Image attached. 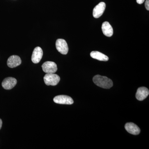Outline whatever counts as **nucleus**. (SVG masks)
<instances>
[{"instance_id": "1", "label": "nucleus", "mask_w": 149, "mask_h": 149, "mask_svg": "<svg viewBox=\"0 0 149 149\" xmlns=\"http://www.w3.org/2000/svg\"><path fill=\"white\" fill-rule=\"evenodd\" d=\"M93 81L97 86L104 89H110L113 85L112 81L109 78L99 74L94 76Z\"/></svg>"}, {"instance_id": "2", "label": "nucleus", "mask_w": 149, "mask_h": 149, "mask_svg": "<svg viewBox=\"0 0 149 149\" xmlns=\"http://www.w3.org/2000/svg\"><path fill=\"white\" fill-rule=\"evenodd\" d=\"M44 80L46 85L55 86L59 82L60 77L54 73H47L44 76Z\"/></svg>"}, {"instance_id": "3", "label": "nucleus", "mask_w": 149, "mask_h": 149, "mask_svg": "<svg viewBox=\"0 0 149 149\" xmlns=\"http://www.w3.org/2000/svg\"><path fill=\"white\" fill-rule=\"evenodd\" d=\"M56 46L57 50L62 54L66 55L68 53V45L64 40L58 39L56 41Z\"/></svg>"}, {"instance_id": "4", "label": "nucleus", "mask_w": 149, "mask_h": 149, "mask_svg": "<svg viewBox=\"0 0 149 149\" xmlns=\"http://www.w3.org/2000/svg\"><path fill=\"white\" fill-rule=\"evenodd\" d=\"M43 71L46 73H54L57 70V66L55 63L47 61L42 65Z\"/></svg>"}, {"instance_id": "5", "label": "nucleus", "mask_w": 149, "mask_h": 149, "mask_svg": "<svg viewBox=\"0 0 149 149\" xmlns=\"http://www.w3.org/2000/svg\"><path fill=\"white\" fill-rule=\"evenodd\" d=\"M54 101L56 103L61 104H72L74 103L71 97L64 95L56 96L54 98Z\"/></svg>"}, {"instance_id": "6", "label": "nucleus", "mask_w": 149, "mask_h": 149, "mask_svg": "<svg viewBox=\"0 0 149 149\" xmlns=\"http://www.w3.org/2000/svg\"><path fill=\"white\" fill-rule=\"evenodd\" d=\"M17 80L12 77H6L2 83L3 88L5 90H9L13 89L16 85Z\"/></svg>"}, {"instance_id": "7", "label": "nucleus", "mask_w": 149, "mask_h": 149, "mask_svg": "<svg viewBox=\"0 0 149 149\" xmlns=\"http://www.w3.org/2000/svg\"><path fill=\"white\" fill-rule=\"evenodd\" d=\"M106 8L105 3L102 2L94 8L93 15L95 18H98L102 15Z\"/></svg>"}, {"instance_id": "8", "label": "nucleus", "mask_w": 149, "mask_h": 149, "mask_svg": "<svg viewBox=\"0 0 149 149\" xmlns=\"http://www.w3.org/2000/svg\"><path fill=\"white\" fill-rule=\"evenodd\" d=\"M43 55L42 49L39 47H36L34 49L32 56V61L33 63H38L42 59Z\"/></svg>"}, {"instance_id": "9", "label": "nucleus", "mask_w": 149, "mask_h": 149, "mask_svg": "<svg viewBox=\"0 0 149 149\" xmlns=\"http://www.w3.org/2000/svg\"><path fill=\"white\" fill-rule=\"evenodd\" d=\"M21 58L18 56L13 55L9 58L7 61V65L9 67L14 68L21 64Z\"/></svg>"}, {"instance_id": "10", "label": "nucleus", "mask_w": 149, "mask_h": 149, "mask_svg": "<svg viewBox=\"0 0 149 149\" xmlns=\"http://www.w3.org/2000/svg\"><path fill=\"white\" fill-rule=\"evenodd\" d=\"M149 94L148 89L146 87H141L137 90L136 93V99L139 101H143L146 98Z\"/></svg>"}, {"instance_id": "11", "label": "nucleus", "mask_w": 149, "mask_h": 149, "mask_svg": "<svg viewBox=\"0 0 149 149\" xmlns=\"http://www.w3.org/2000/svg\"><path fill=\"white\" fill-rule=\"evenodd\" d=\"M125 128L127 132L132 135H138L141 132L140 128L133 123H126Z\"/></svg>"}, {"instance_id": "12", "label": "nucleus", "mask_w": 149, "mask_h": 149, "mask_svg": "<svg viewBox=\"0 0 149 149\" xmlns=\"http://www.w3.org/2000/svg\"><path fill=\"white\" fill-rule=\"evenodd\" d=\"M102 31L104 35L108 37H111L113 35V29L108 22H104L102 26Z\"/></svg>"}, {"instance_id": "13", "label": "nucleus", "mask_w": 149, "mask_h": 149, "mask_svg": "<svg viewBox=\"0 0 149 149\" xmlns=\"http://www.w3.org/2000/svg\"><path fill=\"white\" fill-rule=\"evenodd\" d=\"M91 56L93 58L95 59L100 61H107L109 60V57L107 56L98 51H93L91 52Z\"/></svg>"}, {"instance_id": "14", "label": "nucleus", "mask_w": 149, "mask_h": 149, "mask_svg": "<svg viewBox=\"0 0 149 149\" xmlns=\"http://www.w3.org/2000/svg\"><path fill=\"white\" fill-rule=\"evenodd\" d=\"M145 6L148 10H149V0H146L145 2Z\"/></svg>"}, {"instance_id": "15", "label": "nucleus", "mask_w": 149, "mask_h": 149, "mask_svg": "<svg viewBox=\"0 0 149 149\" xmlns=\"http://www.w3.org/2000/svg\"><path fill=\"white\" fill-rule=\"evenodd\" d=\"M145 1V0H136V2L139 4H142Z\"/></svg>"}, {"instance_id": "16", "label": "nucleus", "mask_w": 149, "mask_h": 149, "mask_svg": "<svg viewBox=\"0 0 149 149\" xmlns=\"http://www.w3.org/2000/svg\"><path fill=\"white\" fill-rule=\"evenodd\" d=\"M2 126V120L0 118V130Z\"/></svg>"}]
</instances>
